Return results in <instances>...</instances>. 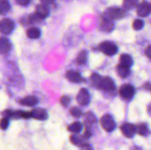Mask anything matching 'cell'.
Masks as SVG:
<instances>
[{
    "label": "cell",
    "instance_id": "obj_34",
    "mask_svg": "<svg viewBox=\"0 0 151 150\" xmlns=\"http://www.w3.org/2000/svg\"><path fill=\"white\" fill-rule=\"evenodd\" d=\"M144 88L145 89H146L147 91H151V84L149 83V82H147V83L145 84L144 85Z\"/></svg>",
    "mask_w": 151,
    "mask_h": 150
},
{
    "label": "cell",
    "instance_id": "obj_26",
    "mask_svg": "<svg viewBox=\"0 0 151 150\" xmlns=\"http://www.w3.org/2000/svg\"><path fill=\"white\" fill-rule=\"evenodd\" d=\"M86 122L88 124H94L97 121V119H96L95 116L92 114L91 113H88L86 114Z\"/></svg>",
    "mask_w": 151,
    "mask_h": 150
},
{
    "label": "cell",
    "instance_id": "obj_7",
    "mask_svg": "<svg viewBox=\"0 0 151 150\" xmlns=\"http://www.w3.org/2000/svg\"><path fill=\"white\" fill-rule=\"evenodd\" d=\"M77 100L81 105H87L90 101V95L88 91L85 88L80 90L77 96Z\"/></svg>",
    "mask_w": 151,
    "mask_h": 150
},
{
    "label": "cell",
    "instance_id": "obj_30",
    "mask_svg": "<svg viewBox=\"0 0 151 150\" xmlns=\"http://www.w3.org/2000/svg\"><path fill=\"white\" fill-rule=\"evenodd\" d=\"M70 98H69L68 96H62V98L60 99V103H61V104L63 106L66 107V106L68 105V104L70 102Z\"/></svg>",
    "mask_w": 151,
    "mask_h": 150
},
{
    "label": "cell",
    "instance_id": "obj_17",
    "mask_svg": "<svg viewBox=\"0 0 151 150\" xmlns=\"http://www.w3.org/2000/svg\"><path fill=\"white\" fill-rule=\"evenodd\" d=\"M27 35L28 38H31V39H37L41 35V32L39 29L36 27H32L29 28L27 31Z\"/></svg>",
    "mask_w": 151,
    "mask_h": 150
},
{
    "label": "cell",
    "instance_id": "obj_8",
    "mask_svg": "<svg viewBox=\"0 0 151 150\" xmlns=\"http://www.w3.org/2000/svg\"><path fill=\"white\" fill-rule=\"evenodd\" d=\"M120 129L124 135L127 138H132L136 133V126H134L132 124H124L121 126Z\"/></svg>",
    "mask_w": 151,
    "mask_h": 150
},
{
    "label": "cell",
    "instance_id": "obj_21",
    "mask_svg": "<svg viewBox=\"0 0 151 150\" xmlns=\"http://www.w3.org/2000/svg\"><path fill=\"white\" fill-rule=\"evenodd\" d=\"M136 132L141 135H147L149 132L148 126L146 124L142 123L139 124L138 126H136Z\"/></svg>",
    "mask_w": 151,
    "mask_h": 150
},
{
    "label": "cell",
    "instance_id": "obj_18",
    "mask_svg": "<svg viewBox=\"0 0 151 150\" xmlns=\"http://www.w3.org/2000/svg\"><path fill=\"white\" fill-rule=\"evenodd\" d=\"M117 73L122 78H126L130 74V69L127 66L119 64L117 66Z\"/></svg>",
    "mask_w": 151,
    "mask_h": 150
},
{
    "label": "cell",
    "instance_id": "obj_27",
    "mask_svg": "<svg viewBox=\"0 0 151 150\" xmlns=\"http://www.w3.org/2000/svg\"><path fill=\"white\" fill-rule=\"evenodd\" d=\"M91 81L93 82V83H94L96 86L99 87V85H100V81H101L102 77L99 74L94 73L91 75Z\"/></svg>",
    "mask_w": 151,
    "mask_h": 150
},
{
    "label": "cell",
    "instance_id": "obj_10",
    "mask_svg": "<svg viewBox=\"0 0 151 150\" xmlns=\"http://www.w3.org/2000/svg\"><path fill=\"white\" fill-rule=\"evenodd\" d=\"M31 113V117L37 119V120H46L48 117L47 110L41 108H36L32 110Z\"/></svg>",
    "mask_w": 151,
    "mask_h": 150
},
{
    "label": "cell",
    "instance_id": "obj_19",
    "mask_svg": "<svg viewBox=\"0 0 151 150\" xmlns=\"http://www.w3.org/2000/svg\"><path fill=\"white\" fill-rule=\"evenodd\" d=\"M10 9V3L7 0H0V14H6L8 13Z\"/></svg>",
    "mask_w": 151,
    "mask_h": 150
},
{
    "label": "cell",
    "instance_id": "obj_13",
    "mask_svg": "<svg viewBox=\"0 0 151 150\" xmlns=\"http://www.w3.org/2000/svg\"><path fill=\"white\" fill-rule=\"evenodd\" d=\"M66 76L70 82H75V83L81 82L83 80V78L81 77L80 74L78 73L77 71H67Z\"/></svg>",
    "mask_w": 151,
    "mask_h": 150
},
{
    "label": "cell",
    "instance_id": "obj_16",
    "mask_svg": "<svg viewBox=\"0 0 151 150\" xmlns=\"http://www.w3.org/2000/svg\"><path fill=\"white\" fill-rule=\"evenodd\" d=\"M119 64L122 66H127L130 68L133 65V59L129 54H124L120 56V60H119Z\"/></svg>",
    "mask_w": 151,
    "mask_h": 150
},
{
    "label": "cell",
    "instance_id": "obj_23",
    "mask_svg": "<svg viewBox=\"0 0 151 150\" xmlns=\"http://www.w3.org/2000/svg\"><path fill=\"white\" fill-rule=\"evenodd\" d=\"M70 140L71 141H72V144H75V145L76 146H83L84 144H85L83 140V138H81V137L78 136V135H72L70 138Z\"/></svg>",
    "mask_w": 151,
    "mask_h": 150
},
{
    "label": "cell",
    "instance_id": "obj_24",
    "mask_svg": "<svg viewBox=\"0 0 151 150\" xmlns=\"http://www.w3.org/2000/svg\"><path fill=\"white\" fill-rule=\"evenodd\" d=\"M137 3H138V0H125L124 7L126 9H132L137 5Z\"/></svg>",
    "mask_w": 151,
    "mask_h": 150
},
{
    "label": "cell",
    "instance_id": "obj_36",
    "mask_svg": "<svg viewBox=\"0 0 151 150\" xmlns=\"http://www.w3.org/2000/svg\"><path fill=\"white\" fill-rule=\"evenodd\" d=\"M148 113L151 116V104L149 105V107H148Z\"/></svg>",
    "mask_w": 151,
    "mask_h": 150
},
{
    "label": "cell",
    "instance_id": "obj_9",
    "mask_svg": "<svg viewBox=\"0 0 151 150\" xmlns=\"http://www.w3.org/2000/svg\"><path fill=\"white\" fill-rule=\"evenodd\" d=\"M151 12V5L146 1H143L137 7V14L141 17H146Z\"/></svg>",
    "mask_w": 151,
    "mask_h": 150
},
{
    "label": "cell",
    "instance_id": "obj_6",
    "mask_svg": "<svg viewBox=\"0 0 151 150\" xmlns=\"http://www.w3.org/2000/svg\"><path fill=\"white\" fill-rule=\"evenodd\" d=\"M15 27L14 22L9 19H4L0 21V32L3 34H10Z\"/></svg>",
    "mask_w": 151,
    "mask_h": 150
},
{
    "label": "cell",
    "instance_id": "obj_22",
    "mask_svg": "<svg viewBox=\"0 0 151 150\" xmlns=\"http://www.w3.org/2000/svg\"><path fill=\"white\" fill-rule=\"evenodd\" d=\"M87 55L88 54L86 51H81L77 57V62L79 64H85L87 60Z\"/></svg>",
    "mask_w": 151,
    "mask_h": 150
},
{
    "label": "cell",
    "instance_id": "obj_35",
    "mask_svg": "<svg viewBox=\"0 0 151 150\" xmlns=\"http://www.w3.org/2000/svg\"><path fill=\"white\" fill-rule=\"evenodd\" d=\"M40 1H41L44 4H50V3L53 2L54 0H40Z\"/></svg>",
    "mask_w": 151,
    "mask_h": 150
},
{
    "label": "cell",
    "instance_id": "obj_11",
    "mask_svg": "<svg viewBox=\"0 0 151 150\" xmlns=\"http://www.w3.org/2000/svg\"><path fill=\"white\" fill-rule=\"evenodd\" d=\"M35 13L41 19H44L48 16L50 13V9L47 4H38L35 9Z\"/></svg>",
    "mask_w": 151,
    "mask_h": 150
},
{
    "label": "cell",
    "instance_id": "obj_12",
    "mask_svg": "<svg viewBox=\"0 0 151 150\" xmlns=\"http://www.w3.org/2000/svg\"><path fill=\"white\" fill-rule=\"evenodd\" d=\"M11 49V44L7 38H0V54H7Z\"/></svg>",
    "mask_w": 151,
    "mask_h": 150
},
{
    "label": "cell",
    "instance_id": "obj_2",
    "mask_svg": "<svg viewBox=\"0 0 151 150\" xmlns=\"http://www.w3.org/2000/svg\"><path fill=\"white\" fill-rule=\"evenodd\" d=\"M99 49L105 54L108 56H113L117 52V46L114 43L110 41H105L99 46Z\"/></svg>",
    "mask_w": 151,
    "mask_h": 150
},
{
    "label": "cell",
    "instance_id": "obj_31",
    "mask_svg": "<svg viewBox=\"0 0 151 150\" xmlns=\"http://www.w3.org/2000/svg\"><path fill=\"white\" fill-rule=\"evenodd\" d=\"M91 135H92V132H91V129H90L89 128H86V129L85 132H84V134H83L84 138H89L91 136Z\"/></svg>",
    "mask_w": 151,
    "mask_h": 150
},
{
    "label": "cell",
    "instance_id": "obj_29",
    "mask_svg": "<svg viewBox=\"0 0 151 150\" xmlns=\"http://www.w3.org/2000/svg\"><path fill=\"white\" fill-rule=\"evenodd\" d=\"M9 126V119L4 117L0 121V128L1 129H6Z\"/></svg>",
    "mask_w": 151,
    "mask_h": 150
},
{
    "label": "cell",
    "instance_id": "obj_20",
    "mask_svg": "<svg viewBox=\"0 0 151 150\" xmlns=\"http://www.w3.org/2000/svg\"><path fill=\"white\" fill-rule=\"evenodd\" d=\"M82 124L79 121H75L68 126V130L74 133H79L82 130Z\"/></svg>",
    "mask_w": 151,
    "mask_h": 150
},
{
    "label": "cell",
    "instance_id": "obj_25",
    "mask_svg": "<svg viewBox=\"0 0 151 150\" xmlns=\"http://www.w3.org/2000/svg\"><path fill=\"white\" fill-rule=\"evenodd\" d=\"M144 26V21L141 19H136L133 23V27L135 30H140Z\"/></svg>",
    "mask_w": 151,
    "mask_h": 150
},
{
    "label": "cell",
    "instance_id": "obj_5",
    "mask_svg": "<svg viewBox=\"0 0 151 150\" xmlns=\"http://www.w3.org/2000/svg\"><path fill=\"white\" fill-rule=\"evenodd\" d=\"M119 94L125 99H131L135 94V89L133 85L126 84L121 87L120 90H119Z\"/></svg>",
    "mask_w": 151,
    "mask_h": 150
},
{
    "label": "cell",
    "instance_id": "obj_4",
    "mask_svg": "<svg viewBox=\"0 0 151 150\" xmlns=\"http://www.w3.org/2000/svg\"><path fill=\"white\" fill-rule=\"evenodd\" d=\"M99 88L105 92H111L115 90L116 85L111 78L106 76V77H102L100 85H99Z\"/></svg>",
    "mask_w": 151,
    "mask_h": 150
},
{
    "label": "cell",
    "instance_id": "obj_14",
    "mask_svg": "<svg viewBox=\"0 0 151 150\" xmlns=\"http://www.w3.org/2000/svg\"><path fill=\"white\" fill-rule=\"evenodd\" d=\"M100 27V29L104 32H111L113 30L114 27V24L111 20L103 19Z\"/></svg>",
    "mask_w": 151,
    "mask_h": 150
},
{
    "label": "cell",
    "instance_id": "obj_15",
    "mask_svg": "<svg viewBox=\"0 0 151 150\" xmlns=\"http://www.w3.org/2000/svg\"><path fill=\"white\" fill-rule=\"evenodd\" d=\"M38 99L33 96H26L24 98L22 99L19 101V103L22 105L25 106H34L38 104Z\"/></svg>",
    "mask_w": 151,
    "mask_h": 150
},
{
    "label": "cell",
    "instance_id": "obj_3",
    "mask_svg": "<svg viewBox=\"0 0 151 150\" xmlns=\"http://www.w3.org/2000/svg\"><path fill=\"white\" fill-rule=\"evenodd\" d=\"M100 123L103 129L107 132H112L116 128L114 119L109 114L104 115L100 120Z\"/></svg>",
    "mask_w": 151,
    "mask_h": 150
},
{
    "label": "cell",
    "instance_id": "obj_1",
    "mask_svg": "<svg viewBox=\"0 0 151 150\" xmlns=\"http://www.w3.org/2000/svg\"><path fill=\"white\" fill-rule=\"evenodd\" d=\"M125 16V11L119 7H110L107 10V11L104 13L103 19H109V20H114L122 18Z\"/></svg>",
    "mask_w": 151,
    "mask_h": 150
},
{
    "label": "cell",
    "instance_id": "obj_33",
    "mask_svg": "<svg viewBox=\"0 0 151 150\" xmlns=\"http://www.w3.org/2000/svg\"><path fill=\"white\" fill-rule=\"evenodd\" d=\"M145 54L147 55V57H149L151 60V45L148 46L145 49Z\"/></svg>",
    "mask_w": 151,
    "mask_h": 150
},
{
    "label": "cell",
    "instance_id": "obj_28",
    "mask_svg": "<svg viewBox=\"0 0 151 150\" xmlns=\"http://www.w3.org/2000/svg\"><path fill=\"white\" fill-rule=\"evenodd\" d=\"M70 113L75 117H80V116H82V111L80 108L78 107H72L70 109Z\"/></svg>",
    "mask_w": 151,
    "mask_h": 150
},
{
    "label": "cell",
    "instance_id": "obj_32",
    "mask_svg": "<svg viewBox=\"0 0 151 150\" xmlns=\"http://www.w3.org/2000/svg\"><path fill=\"white\" fill-rule=\"evenodd\" d=\"M16 2L22 6H26L29 3V0H16Z\"/></svg>",
    "mask_w": 151,
    "mask_h": 150
}]
</instances>
